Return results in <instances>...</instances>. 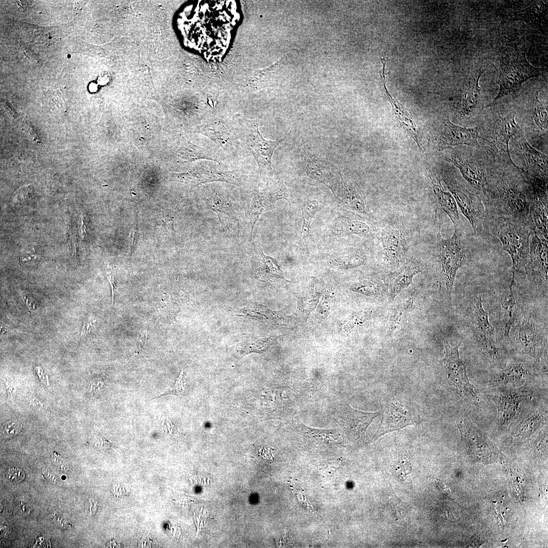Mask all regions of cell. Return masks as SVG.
<instances>
[{"label":"cell","instance_id":"obj_1","mask_svg":"<svg viewBox=\"0 0 548 548\" xmlns=\"http://www.w3.org/2000/svg\"><path fill=\"white\" fill-rule=\"evenodd\" d=\"M491 229L500 240L503 249L512 261V278L514 284L516 273L524 268L529 255L530 237L533 228L530 223H523L491 214Z\"/></svg>","mask_w":548,"mask_h":548},{"label":"cell","instance_id":"obj_2","mask_svg":"<svg viewBox=\"0 0 548 548\" xmlns=\"http://www.w3.org/2000/svg\"><path fill=\"white\" fill-rule=\"evenodd\" d=\"M526 50L507 47L500 53L497 72L499 90L491 105L499 98L517 91L528 79L541 75L543 70L532 65L527 60Z\"/></svg>","mask_w":548,"mask_h":548},{"label":"cell","instance_id":"obj_3","mask_svg":"<svg viewBox=\"0 0 548 548\" xmlns=\"http://www.w3.org/2000/svg\"><path fill=\"white\" fill-rule=\"evenodd\" d=\"M462 230L455 229L452 236L444 238L437 233V258L438 283L449 296L452 292L458 269L465 264L466 255L461 244Z\"/></svg>","mask_w":548,"mask_h":548},{"label":"cell","instance_id":"obj_4","mask_svg":"<svg viewBox=\"0 0 548 548\" xmlns=\"http://www.w3.org/2000/svg\"><path fill=\"white\" fill-rule=\"evenodd\" d=\"M463 449L468 457L477 462L503 463L505 457L464 413L456 416Z\"/></svg>","mask_w":548,"mask_h":548},{"label":"cell","instance_id":"obj_5","mask_svg":"<svg viewBox=\"0 0 548 548\" xmlns=\"http://www.w3.org/2000/svg\"><path fill=\"white\" fill-rule=\"evenodd\" d=\"M512 329L517 350L538 363L542 370H547V339L540 327L531 319L520 317Z\"/></svg>","mask_w":548,"mask_h":548},{"label":"cell","instance_id":"obj_6","mask_svg":"<svg viewBox=\"0 0 548 548\" xmlns=\"http://www.w3.org/2000/svg\"><path fill=\"white\" fill-rule=\"evenodd\" d=\"M459 346V344L452 346L449 342H444L445 355L442 363L446 379L462 399L466 402L477 405L480 403L481 399L469 381L466 366L460 357Z\"/></svg>","mask_w":548,"mask_h":548},{"label":"cell","instance_id":"obj_7","mask_svg":"<svg viewBox=\"0 0 548 548\" xmlns=\"http://www.w3.org/2000/svg\"><path fill=\"white\" fill-rule=\"evenodd\" d=\"M530 394L529 388L521 386L498 388L489 396L497 407V424L500 431L506 430L513 424L522 403Z\"/></svg>","mask_w":548,"mask_h":548},{"label":"cell","instance_id":"obj_8","mask_svg":"<svg viewBox=\"0 0 548 548\" xmlns=\"http://www.w3.org/2000/svg\"><path fill=\"white\" fill-rule=\"evenodd\" d=\"M380 238L384 262L391 268H398L404 261L408 249L401 225L394 221L387 223L382 229Z\"/></svg>","mask_w":548,"mask_h":548},{"label":"cell","instance_id":"obj_9","mask_svg":"<svg viewBox=\"0 0 548 548\" xmlns=\"http://www.w3.org/2000/svg\"><path fill=\"white\" fill-rule=\"evenodd\" d=\"M529 255L524 267L527 278L538 288L547 290V240L533 231Z\"/></svg>","mask_w":548,"mask_h":548},{"label":"cell","instance_id":"obj_10","mask_svg":"<svg viewBox=\"0 0 548 548\" xmlns=\"http://www.w3.org/2000/svg\"><path fill=\"white\" fill-rule=\"evenodd\" d=\"M447 184L456 204L470 223L474 234H481L483 229L485 209L480 197L456 181L449 180Z\"/></svg>","mask_w":548,"mask_h":548},{"label":"cell","instance_id":"obj_11","mask_svg":"<svg viewBox=\"0 0 548 548\" xmlns=\"http://www.w3.org/2000/svg\"><path fill=\"white\" fill-rule=\"evenodd\" d=\"M510 284L508 290L499 296L497 313L496 335L500 339L507 342L511 340L510 332L520 318L519 306Z\"/></svg>","mask_w":548,"mask_h":548},{"label":"cell","instance_id":"obj_12","mask_svg":"<svg viewBox=\"0 0 548 548\" xmlns=\"http://www.w3.org/2000/svg\"><path fill=\"white\" fill-rule=\"evenodd\" d=\"M383 406L382 419L372 438L373 440L419 422V417L415 413L401 403L387 402Z\"/></svg>","mask_w":548,"mask_h":548},{"label":"cell","instance_id":"obj_13","mask_svg":"<svg viewBox=\"0 0 548 548\" xmlns=\"http://www.w3.org/2000/svg\"><path fill=\"white\" fill-rule=\"evenodd\" d=\"M547 423V403L528 407L516 420L511 432V441H526Z\"/></svg>","mask_w":548,"mask_h":548},{"label":"cell","instance_id":"obj_14","mask_svg":"<svg viewBox=\"0 0 548 548\" xmlns=\"http://www.w3.org/2000/svg\"><path fill=\"white\" fill-rule=\"evenodd\" d=\"M479 128H467L456 125L449 118L444 120L439 126L435 140L439 150L455 146L478 145Z\"/></svg>","mask_w":548,"mask_h":548},{"label":"cell","instance_id":"obj_15","mask_svg":"<svg viewBox=\"0 0 548 548\" xmlns=\"http://www.w3.org/2000/svg\"><path fill=\"white\" fill-rule=\"evenodd\" d=\"M473 340L479 355L489 366L500 369L511 359L506 342L496 335L473 332Z\"/></svg>","mask_w":548,"mask_h":548},{"label":"cell","instance_id":"obj_16","mask_svg":"<svg viewBox=\"0 0 548 548\" xmlns=\"http://www.w3.org/2000/svg\"><path fill=\"white\" fill-rule=\"evenodd\" d=\"M534 374V368L524 360L511 359L489 381L496 388L522 386Z\"/></svg>","mask_w":548,"mask_h":548},{"label":"cell","instance_id":"obj_17","mask_svg":"<svg viewBox=\"0 0 548 548\" xmlns=\"http://www.w3.org/2000/svg\"><path fill=\"white\" fill-rule=\"evenodd\" d=\"M249 128L246 134V142L257 162L260 173L271 171L272 155L284 139L275 141L265 139L259 130L257 124H252Z\"/></svg>","mask_w":548,"mask_h":548},{"label":"cell","instance_id":"obj_18","mask_svg":"<svg viewBox=\"0 0 548 548\" xmlns=\"http://www.w3.org/2000/svg\"><path fill=\"white\" fill-rule=\"evenodd\" d=\"M380 414L379 412H361L346 405L338 415V424L351 439H362L373 419Z\"/></svg>","mask_w":548,"mask_h":548},{"label":"cell","instance_id":"obj_19","mask_svg":"<svg viewBox=\"0 0 548 548\" xmlns=\"http://www.w3.org/2000/svg\"><path fill=\"white\" fill-rule=\"evenodd\" d=\"M518 129L515 115L508 114L499 119L495 123L492 141L493 147L502 158L507 163L519 168L512 162L509 150V141L516 134Z\"/></svg>","mask_w":548,"mask_h":548},{"label":"cell","instance_id":"obj_20","mask_svg":"<svg viewBox=\"0 0 548 548\" xmlns=\"http://www.w3.org/2000/svg\"><path fill=\"white\" fill-rule=\"evenodd\" d=\"M429 178L437 206L450 217L455 229L462 230L457 205L453 195L444 190L440 180L434 173L430 172Z\"/></svg>","mask_w":548,"mask_h":548},{"label":"cell","instance_id":"obj_21","mask_svg":"<svg viewBox=\"0 0 548 548\" xmlns=\"http://www.w3.org/2000/svg\"><path fill=\"white\" fill-rule=\"evenodd\" d=\"M304 168L308 176L325 184L336 196L341 177L334 175L328 163L317 157L308 156Z\"/></svg>","mask_w":548,"mask_h":548},{"label":"cell","instance_id":"obj_22","mask_svg":"<svg viewBox=\"0 0 548 548\" xmlns=\"http://www.w3.org/2000/svg\"><path fill=\"white\" fill-rule=\"evenodd\" d=\"M447 160L453 163L465 179L479 191L486 189L488 179L486 172L475 162L459 155H452Z\"/></svg>","mask_w":548,"mask_h":548},{"label":"cell","instance_id":"obj_23","mask_svg":"<svg viewBox=\"0 0 548 548\" xmlns=\"http://www.w3.org/2000/svg\"><path fill=\"white\" fill-rule=\"evenodd\" d=\"M173 177L177 181L186 182L199 183L217 181L235 184L231 172L218 170L211 165L198 168L196 170L174 175Z\"/></svg>","mask_w":548,"mask_h":548},{"label":"cell","instance_id":"obj_24","mask_svg":"<svg viewBox=\"0 0 548 548\" xmlns=\"http://www.w3.org/2000/svg\"><path fill=\"white\" fill-rule=\"evenodd\" d=\"M418 264L413 260L405 261L390 277L387 284L390 297L393 299L412 283L414 277L421 272Z\"/></svg>","mask_w":548,"mask_h":548},{"label":"cell","instance_id":"obj_25","mask_svg":"<svg viewBox=\"0 0 548 548\" xmlns=\"http://www.w3.org/2000/svg\"><path fill=\"white\" fill-rule=\"evenodd\" d=\"M335 197L351 210L369 215L370 211L363 194L357 188L347 183L342 178Z\"/></svg>","mask_w":548,"mask_h":548},{"label":"cell","instance_id":"obj_26","mask_svg":"<svg viewBox=\"0 0 548 548\" xmlns=\"http://www.w3.org/2000/svg\"><path fill=\"white\" fill-rule=\"evenodd\" d=\"M518 145V152L526 164L535 174L547 177V156L534 148L524 138L520 140Z\"/></svg>","mask_w":548,"mask_h":548},{"label":"cell","instance_id":"obj_27","mask_svg":"<svg viewBox=\"0 0 548 548\" xmlns=\"http://www.w3.org/2000/svg\"><path fill=\"white\" fill-rule=\"evenodd\" d=\"M469 316L473 332L496 335L494 327L490 323L488 314L484 308L481 296H476L473 299Z\"/></svg>","mask_w":548,"mask_h":548},{"label":"cell","instance_id":"obj_28","mask_svg":"<svg viewBox=\"0 0 548 548\" xmlns=\"http://www.w3.org/2000/svg\"><path fill=\"white\" fill-rule=\"evenodd\" d=\"M383 68L382 76L383 77V81L386 93L387 95L388 100L392 106V109L397 118L400 125L408 134V135L417 143L419 148L420 144L418 138L417 127L416 123L410 114L388 92L385 85V66L386 62H383Z\"/></svg>","mask_w":548,"mask_h":548},{"label":"cell","instance_id":"obj_29","mask_svg":"<svg viewBox=\"0 0 548 548\" xmlns=\"http://www.w3.org/2000/svg\"><path fill=\"white\" fill-rule=\"evenodd\" d=\"M416 298L410 296L401 303L393 306L389 313V334L399 329L406 321L415 309Z\"/></svg>","mask_w":548,"mask_h":548},{"label":"cell","instance_id":"obj_30","mask_svg":"<svg viewBox=\"0 0 548 548\" xmlns=\"http://www.w3.org/2000/svg\"><path fill=\"white\" fill-rule=\"evenodd\" d=\"M261 258L257 263L255 274L259 279L265 281L276 282L281 280L286 281L282 270L275 259L265 255L261 250Z\"/></svg>","mask_w":548,"mask_h":548},{"label":"cell","instance_id":"obj_31","mask_svg":"<svg viewBox=\"0 0 548 548\" xmlns=\"http://www.w3.org/2000/svg\"><path fill=\"white\" fill-rule=\"evenodd\" d=\"M481 72L474 81L470 82L463 90L461 96L460 113L464 116H469L477 108L481 94V88L478 85L480 77L484 73Z\"/></svg>","mask_w":548,"mask_h":548},{"label":"cell","instance_id":"obj_32","mask_svg":"<svg viewBox=\"0 0 548 548\" xmlns=\"http://www.w3.org/2000/svg\"><path fill=\"white\" fill-rule=\"evenodd\" d=\"M336 230L341 235L356 234L361 237L372 236L373 231L369 224L353 217H345L336 224Z\"/></svg>","mask_w":548,"mask_h":548},{"label":"cell","instance_id":"obj_33","mask_svg":"<svg viewBox=\"0 0 548 548\" xmlns=\"http://www.w3.org/2000/svg\"><path fill=\"white\" fill-rule=\"evenodd\" d=\"M321 209V205L316 200L306 201L301 208V238L305 248H306L307 239L309 235L310 227L312 220L315 214Z\"/></svg>","mask_w":548,"mask_h":548},{"label":"cell","instance_id":"obj_34","mask_svg":"<svg viewBox=\"0 0 548 548\" xmlns=\"http://www.w3.org/2000/svg\"><path fill=\"white\" fill-rule=\"evenodd\" d=\"M538 94L533 98L530 112L537 127L542 130L547 129V109L539 100Z\"/></svg>","mask_w":548,"mask_h":548},{"label":"cell","instance_id":"obj_35","mask_svg":"<svg viewBox=\"0 0 548 548\" xmlns=\"http://www.w3.org/2000/svg\"><path fill=\"white\" fill-rule=\"evenodd\" d=\"M204 132L210 139L218 144L226 143L229 138L227 128L222 124H208L204 127Z\"/></svg>","mask_w":548,"mask_h":548},{"label":"cell","instance_id":"obj_36","mask_svg":"<svg viewBox=\"0 0 548 548\" xmlns=\"http://www.w3.org/2000/svg\"><path fill=\"white\" fill-rule=\"evenodd\" d=\"M383 288V284L379 282L366 280L354 285L352 288L354 291L369 296L382 295Z\"/></svg>","mask_w":548,"mask_h":548},{"label":"cell","instance_id":"obj_37","mask_svg":"<svg viewBox=\"0 0 548 548\" xmlns=\"http://www.w3.org/2000/svg\"><path fill=\"white\" fill-rule=\"evenodd\" d=\"M547 452V428H545L536 440L531 453L537 457L546 456Z\"/></svg>","mask_w":548,"mask_h":548},{"label":"cell","instance_id":"obj_38","mask_svg":"<svg viewBox=\"0 0 548 548\" xmlns=\"http://www.w3.org/2000/svg\"><path fill=\"white\" fill-rule=\"evenodd\" d=\"M268 340H245L241 343L240 348L241 350L244 351L245 353H248L260 351L264 349L268 345Z\"/></svg>","mask_w":548,"mask_h":548},{"label":"cell","instance_id":"obj_39","mask_svg":"<svg viewBox=\"0 0 548 548\" xmlns=\"http://www.w3.org/2000/svg\"><path fill=\"white\" fill-rule=\"evenodd\" d=\"M21 426L17 422H9L4 424L1 429V435L5 437H11L17 435Z\"/></svg>","mask_w":548,"mask_h":548},{"label":"cell","instance_id":"obj_40","mask_svg":"<svg viewBox=\"0 0 548 548\" xmlns=\"http://www.w3.org/2000/svg\"><path fill=\"white\" fill-rule=\"evenodd\" d=\"M412 471V465L407 461H401L399 462L395 469V474L402 481L406 480L407 477L411 474Z\"/></svg>","mask_w":548,"mask_h":548},{"label":"cell","instance_id":"obj_41","mask_svg":"<svg viewBox=\"0 0 548 548\" xmlns=\"http://www.w3.org/2000/svg\"><path fill=\"white\" fill-rule=\"evenodd\" d=\"M183 371H182L181 374L175 386L171 389L165 391L163 393L160 394L159 396L155 398H158L162 396H164L169 394L176 395L177 396H181L185 390V382L183 380Z\"/></svg>","mask_w":548,"mask_h":548},{"label":"cell","instance_id":"obj_42","mask_svg":"<svg viewBox=\"0 0 548 548\" xmlns=\"http://www.w3.org/2000/svg\"><path fill=\"white\" fill-rule=\"evenodd\" d=\"M6 475L9 481L14 483L21 482L25 477L23 470L18 467L9 468L7 471Z\"/></svg>","mask_w":548,"mask_h":548},{"label":"cell","instance_id":"obj_43","mask_svg":"<svg viewBox=\"0 0 548 548\" xmlns=\"http://www.w3.org/2000/svg\"><path fill=\"white\" fill-rule=\"evenodd\" d=\"M311 433L315 436L319 438H325V440L329 441H336L337 438V435L335 434H333L332 431L330 430H314L311 429Z\"/></svg>","mask_w":548,"mask_h":548},{"label":"cell","instance_id":"obj_44","mask_svg":"<svg viewBox=\"0 0 548 548\" xmlns=\"http://www.w3.org/2000/svg\"><path fill=\"white\" fill-rule=\"evenodd\" d=\"M38 256L36 254L33 248L28 251L21 250L19 254L18 258L20 262H26L36 259Z\"/></svg>","mask_w":548,"mask_h":548},{"label":"cell","instance_id":"obj_45","mask_svg":"<svg viewBox=\"0 0 548 548\" xmlns=\"http://www.w3.org/2000/svg\"><path fill=\"white\" fill-rule=\"evenodd\" d=\"M106 273L107 278L111 285L112 293V304L114 302V290L116 287V282L115 280L113 268L109 264H107L106 267Z\"/></svg>","mask_w":548,"mask_h":548},{"label":"cell","instance_id":"obj_46","mask_svg":"<svg viewBox=\"0 0 548 548\" xmlns=\"http://www.w3.org/2000/svg\"><path fill=\"white\" fill-rule=\"evenodd\" d=\"M52 462L59 469L63 471L68 470V466L67 462L59 455L54 453L52 458Z\"/></svg>","mask_w":548,"mask_h":548},{"label":"cell","instance_id":"obj_47","mask_svg":"<svg viewBox=\"0 0 548 548\" xmlns=\"http://www.w3.org/2000/svg\"><path fill=\"white\" fill-rule=\"evenodd\" d=\"M93 320L92 317H90L84 323L83 326L82 330L81 332V337L85 334L89 333L91 331L92 326L93 325Z\"/></svg>","mask_w":548,"mask_h":548},{"label":"cell","instance_id":"obj_48","mask_svg":"<svg viewBox=\"0 0 548 548\" xmlns=\"http://www.w3.org/2000/svg\"><path fill=\"white\" fill-rule=\"evenodd\" d=\"M44 474L50 482L53 483H56L58 482L57 476L49 468H47L44 470Z\"/></svg>","mask_w":548,"mask_h":548},{"label":"cell","instance_id":"obj_49","mask_svg":"<svg viewBox=\"0 0 548 548\" xmlns=\"http://www.w3.org/2000/svg\"><path fill=\"white\" fill-rule=\"evenodd\" d=\"M435 484L437 488L442 492L448 494L450 493V489L441 481L435 480Z\"/></svg>","mask_w":548,"mask_h":548},{"label":"cell","instance_id":"obj_50","mask_svg":"<svg viewBox=\"0 0 548 548\" xmlns=\"http://www.w3.org/2000/svg\"><path fill=\"white\" fill-rule=\"evenodd\" d=\"M147 336L148 334L146 332H144L141 334L139 339V346L140 350L145 347L147 343Z\"/></svg>","mask_w":548,"mask_h":548},{"label":"cell","instance_id":"obj_51","mask_svg":"<svg viewBox=\"0 0 548 548\" xmlns=\"http://www.w3.org/2000/svg\"><path fill=\"white\" fill-rule=\"evenodd\" d=\"M80 220V235L82 238H83L86 234V227L84 224L83 219L81 218Z\"/></svg>","mask_w":548,"mask_h":548}]
</instances>
